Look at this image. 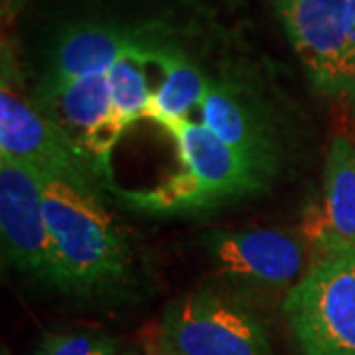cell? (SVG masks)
Listing matches in <instances>:
<instances>
[{"mask_svg": "<svg viewBox=\"0 0 355 355\" xmlns=\"http://www.w3.org/2000/svg\"><path fill=\"white\" fill-rule=\"evenodd\" d=\"M42 176L44 214L60 268V291L95 294L127 279L130 249L103 205L99 188Z\"/></svg>", "mask_w": 355, "mask_h": 355, "instance_id": "1", "label": "cell"}, {"mask_svg": "<svg viewBox=\"0 0 355 355\" xmlns=\"http://www.w3.org/2000/svg\"><path fill=\"white\" fill-rule=\"evenodd\" d=\"M282 312L298 355H355V259H316Z\"/></svg>", "mask_w": 355, "mask_h": 355, "instance_id": "2", "label": "cell"}, {"mask_svg": "<svg viewBox=\"0 0 355 355\" xmlns=\"http://www.w3.org/2000/svg\"><path fill=\"white\" fill-rule=\"evenodd\" d=\"M0 156L34 166L40 174L103 186L95 168L71 139L24 95L22 77L12 50L2 42V83H0Z\"/></svg>", "mask_w": 355, "mask_h": 355, "instance_id": "3", "label": "cell"}, {"mask_svg": "<svg viewBox=\"0 0 355 355\" xmlns=\"http://www.w3.org/2000/svg\"><path fill=\"white\" fill-rule=\"evenodd\" d=\"M158 347L162 355H272L259 318L209 291L191 292L166 306Z\"/></svg>", "mask_w": 355, "mask_h": 355, "instance_id": "4", "label": "cell"}, {"mask_svg": "<svg viewBox=\"0 0 355 355\" xmlns=\"http://www.w3.org/2000/svg\"><path fill=\"white\" fill-rule=\"evenodd\" d=\"M200 245L221 277L253 291H291L312 266L302 235L284 229H214Z\"/></svg>", "mask_w": 355, "mask_h": 355, "instance_id": "5", "label": "cell"}, {"mask_svg": "<svg viewBox=\"0 0 355 355\" xmlns=\"http://www.w3.org/2000/svg\"><path fill=\"white\" fill-rule=\"evenodd\" d=\"M0 233L4 261L28 279L60 288V268L34 166L0 156Z\"/></svg>", "mask_w": 355, "mask_h": 355, "instance_id": "6", "label": "cell"}, {"mask_svg": "<svg viewBox=\"0 0 355 355\" xmlns=\"http://www.w3.org/2000/svg\"><path fill=\"white\" fill-rule=\"evenodd\" d=\"M347 0H275L292 48L298 53L314 87L330 99H349L354 87Z\"/></svg>", "mask_w": 355, "mask_h": 355, "instance_id": "7", "label": "cell"}, {"mask_svg": "<svg viewBox=\"0 0 355 355\" xmlns=\"http://www.w3.org/2000/svg\"><path fill=\"white\" fill-rule=\"evenodd\" d=\"M166 40V30L154 26H125L109 20L71 22L55 36L38 89L107 73L125 55H139L150 64L154 51Z\"/></svg>", "mask_w": 355, "mask_h": 355, "instance_id": "8", "label": "cell"}, {"mask_svg": "<svg viewBox=\"0 0 355 355\" xmlns=\"http://www.w3.org/2000/svg\"><path fill=\"white\" fill-rule=\"evenodd\" d=\"M32 99L91 162L103 186L113 188L111 153L127 127L114 113L107 73L79 77L60 87H36Z\"/></svg>", "mask_w": 355, "mask_h": 355, "instance_id": "9", "label": "cell"}, {"mask_svg": "<svg viewBox=\"0 0 355 355\" xmlns=\"http://www.w3.org/2000/svg\"><path fill=\"white\" fill-rule=\"evenodd\" d=\"M202 125L253 166L266 180L279 164V140L268 116L247 89L235 81H214L202 105Z\"/></svg>", "mask_w": 355, "mask_h": 355, "instance_id": "10", "label": "cell"}, {"mask_svg": "<svg viewBox=\"0 0 355 355\" xmlns=\"http://www.w3.org/2000/svg\"><path fill=\"white\" fill-rule=\"evenodd\" d=\"M164 130L176 142L184 172L196 180L211 207L266 190L270 180L259 174L207 127L182 119Z\"/></svg>", "mask_w": 355, "mask_h": 355, "instance_id": "11", "label": "cell"}, {"mask_svg": "<svg viewBox=\"0 0 355 355\" xmlns=\"http://www.w3.org/2000/svg\"><path fill=\"white\" fill-rule=\"evenodd\" d=\"M150 64L158 65L162 79L153 91L144 119H150L162 128L188 119L191 109L202 105L211 79L203 76L202 69L170 38L154 51Z\"/></svg>", "mask_w": 355, "mask_h": 355, "instance_id": "12", "label": "cell"}, {"mask_svg": "<svg viewBox=\"0 0 355 355\" xmlns=\"http://www.w3.org/2000/svg\"><path fill=\"white\" fill-rule=\"evenodd\" d=\"M324 214L336 237L355 257V142L347 137L330 140L324 164Z\"/></svg>", "mask_w": 355, "mask_h": 355, "instance_id": "13", "label": "cell"}, {"mask_svg": "<svg viewBox=\"0 0 355 355\" xmlns=\"http://www.w3.org/2000/svg\"><path fill=\"white\" fill-rule=\"evenodd\" d=\"M146 62L139 55H125L107 71L114 113L130 127L139 119L146 116L153 99V89L148 87Z\"/></svg>", "mask_w": 355, "mask_h": 355, "instance_id": "14", "label": "cell"}, {"mask_svg": "<svg viewBox=\"0 0 355 355\" xmlns=\"http://www.w3.org/2000/svg\"><path fill=\"white\" fill-rule=\"evenodd\" d=\"M36 355H121L114 338L97 330L53 331L44 336Z\"/></svg>", "mask_w": 355, "mask_h": 355, "instance_id": "15", "label": "cell"}, {"mask_svg": "<svg viewBox=\"0 0 355 355\" xmlns=\"http://www.w3.org/2000/svg\"><path fill=\"white\" fill-rule=\"evenodd\" d=\"M345 20H347V42H349V64H352V77H354L355 87V0H347L345 4Z\"/></svg>", "mask_w": 355, "mask_h": 355, "instance_id": "16", "label": "cell"}, {"mask_svg": "<svg viewBox=\"0 0 355 355\" xmlns=\"http://www.w3.org/2000/svg\"><path fill=\"white\" fill-rule=\"evenodd\" d=\"M22 4H24V0H2V18H4V22L8 18H14V14L22 8Z\"/></svg>", "mask_w": 355, "mask_h": 355, "instance_id": "17", "label": "cell"}, {"mask_svg": "<svg viewBox=\"0 0 355 355\" xmlns=\"http://www.w3.org/2000/svg\"><path fill=\"white\" fill-rule=\"evenodd\" d=\"M121 355H162L160 354V347H139V349H128L125 354Z\"/></svg>", "mask_w": 355, "mask_h": 355, "instance_id": "18", "label": "cell"}, {"mask_svg": "<svg viewBox=\"0 0 355 355\" xmlns=\"http://www.w3.org/2000/svg\"><path fill=\"white\" fill-rule=\"evenodd\" d=\"M347 103L352 105V109H354V113H355V87H354V91H352V95H349V99H347Z\"/></svg>", "mask_w": 355, "mask_h": 355, "instance_id": "19", "label": "cell"}, {"mask_svg": "<svg viewBox=\"0 0 355 355\" xmlns=\"http://www.w3.org/2000/svg\"><path fill=\"white\" fill-rule=\"evenodd\" d=\"M354 259H355V257H354Z\"/></svg>", "mask_w": 355, "mask_h": 355, "instance_id": "20", "label": "cell"}]
</instances>
